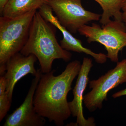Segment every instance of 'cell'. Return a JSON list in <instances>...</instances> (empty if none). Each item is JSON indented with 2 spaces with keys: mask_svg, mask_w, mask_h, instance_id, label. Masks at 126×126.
<instances>
[{
  "mask_svg": "<svg viewBox=\"0 0 126 126\" xmlns=\"http://www.w3.org/2000/svg\"><path fill=\"white\" fill-rule=\"evenodd\" d=\"M81 65L75 60L69 63L58 76H54V70L43 73L36 87L33 98L35 111L56 126H63L71 115L67 96Z\"/></svg>",
  "mask_w": 126,
  "mask_h": 126,
  "instance_id": "cell-1",
  "label": "cell"
},
{
  "mask_svg": "<svg viewBox=\"0 0 126 126\" xmlns=\"http://www.w3.org/2000/svg\"><path fill=\"white\" fill-rule=\"evenodd\" d=\"M20 52L25 56L33 54L36 56L43 74L52 71L55 60L68 62L72 57V54L59 44L53 30L38 11L34 15L27 42Z\"/></svg>",
  "mask_w": 126,
  "mask_h": 126,
  "instance_id": "cell-2",
  "label": "cell"
},
{
  "mask_svg": "<svg viewBox=\"0 0 126 126\" xmlns=\"http://www.w3.org/2000/svg\"><path fill=\"white\" fill-rule=\"evenodd\" d=\"M34 10L15 18H0V74H4L9 59L20 52L27 42Z\"/></svg>",
  "mask_w": 126,
  "mask_h": 126,
  "instance_id": "cell-3",
  "label": "cell"
},
{
  "mask_svg": "<svg viewBox=\"0 0 126 126\" xmlns=\"http://www.w3.org/2000/svg\"><path fill=\"white\" fill-rule=\"evenodd\" d=\"M78 32L87 38L89 43L96 42L103 45L107 58L114 63L118 62L119 52L126 47V25L122 21L111 20L102 27L95 23L84 25Z\"/></svg>",
  "mask_w": 126,
  "mask_h": 126,
  "instance_id": "cell-4",
  "label": "cell"
},
{
  "mask_svg": "<svg viewBox=\"0 0 126 126\" xmlns=\"http://www.w3.org/2000/svg\"><path fill=\"white\" fill-rule=\"evenodd\" d=\"M92 90L83 97L85 107L90 112L101 109L103 103L107 100L109 91L120 84L126 83V58L117 62L114 68L98 79L89 81Z\"/></svg>",
  "mask_w": 126,
  "mask_h": 126,
  "instance_id": "cell-5",
  "label": "cell"
},
{
  "mask_svg": "<svg viewBox=\"0 0 126 126\" xmlns=\"http://www.w3.org/2000/svg\"><path fill=\"white\" fill-rule=\"evenodd\" d=\"M61 24L72 33H76L84 25L99 20L101 15L88 11L81 0H48Z\"/></svg>",
  "mask_w": 126,
  "mask_h": 126,
  "instance_id": "cell-6",
  "label": "cell"
},
{
  "mask_svg": "<svg viewBox=\"0 0 126 126\" xmlns=\"http://www.w3.org/2000/svg\"><path fill=\"white\" fill-rule=\"evenodd\" d=\"M32 80L24 101L18 108L9 115L4 126H43L46 123L45 118L40 116L35 109L33 98L35 92L43 74L40 69Z\"/></svg>",
  "mask_w": 126,
  "mask_h": 126,
  "instance_id": "cell-7",
  "label": "cell"
},
{
  "mask_svg": "<svg viewBox=\"0 0 126 126\" xmlns=\"http://www.w3.org/2000/svg\"><path fill=\"white\" fill-rule=\"evenodd\" d=\"M93 66L92 60L90 58H84L78 75L76 84L73 90L74 98L72 101L68 102L71 115L77 118L75 126H95L94 118L90 117L87 119L83 113V94L89 82V74Z\"/></svg>",
  "mask_w": 126,
  "mask_h": 126,
  "instance_id": "cell-8",
  "label": "cell"
},
{
  "mask_svg": "<svg viewBox=\"0 0 126 126\" xmlns=\"http://www.w3.org/2000/svg\"><path fill=\"white\" fill-rule=\"evenodd\" d=\"M37 59L34 55L25 56L19 52L7 61L6 72L4 75L7 81L6 91L11 101L14 87L16 83L27 75L31 74L35 76L37 73L38 70L34 67Z\"/></svg>",
  "mask_w": 126,
  "mask_h": 126,
  "instance_id": "cell-9",
  "label": "cell"
},
{
  "mask_svg": "<svg viewBox=\"0 0 126 126\" xmlns=\"http://www.w3.org/2000/svg\"><path fill=\"white\" fill-rule=\"evenodd\" d=\"M49 23L58 28L63 34V38L60 41V45L64 49L68 51L84 53L92 56L98 63L103 64L106 63L108 58L107 55L102 53H94L89 49L84 47L81 40L76 38L73 36L72 33L61 24L56 16H53L50 18Z\"/></svg>",
  "mask_w": 126,
  "mask_h": 126,
  "instance_id": "cell-10",
  "label": "cell"
},
{
  "mask_svg": "<svg viewBox=\"0 0 126 126\" xmlns=\"http://www.w3.org/2000/svg\"><path fill=\"white\" fill-rule=\"evenodd\" d=\"M48 0H9L3 9L1 16L15 18L39 9Z\"/></svg>",
  "mask_w": 126,
  "mask_h": 126,
  "instance_id": "cell-11",
  "label": "cell"
},
{
  "mask_svg": "<svg viewBox=\"0 0 126 126\" xmlns=\"http://www.w3.org/2000/svg\"><path fill=\"white\" fill-rule=\"evenodd\" d=\"M101 6L103 13L99 22L106 25L113 18L115 20L122 21V4L123 0H94Z\"/></svg>",
  "mask_w": 126,
  "mask_h": 126,
  "instance_id": "cell-12",
  "label": "cell"
},
{
  "mask_svg": "<svg viewBox=\"0 0 126 126\" xmlns=\"http://www.w3.org/2000/svg\"><path fill=\"white\" fill-rule=\"evenodd\" d=\"M11 102L6 91L0 94V122L3 120L9 111Z\"/></svg>",
  "mask_w": 126,
  "mask_h": 126,
  "instance_id": "cell-13",
  "label": "cell"
},
{
  "mask_svg": "<svg viewBox=\"0 0 126 126\" xmlns=\"http://www.w3.org/2000/svg\"><path fill=\"white\" fill-rule=\"evenodd\" d=\"M7 81L4 75L0 77V94L5 92L7 88Z\"/></svg>",
  "mask_w": 126,
  "mask_h": 126,
  "instance_id": "cell-14",
  "label": "cell"
},
{
  "mask_svg": "<svg viewBox=\"0 0 126 126\" xmlns=\"http://www.w3.org/2000/svg\"><path fill=\"white\" fill-rule=\"evenodd\" d=\"M122 21L124 23L126 22V0H123L122 4Z\"/></svg>",
  "mask_w": 126,
  "mask_h": 126,
  "instance_id": "cell-15",
  "label": "cell"
},
{
  "mask_svg": "<svg viewBox=\"0 0 126 126\" xmlns=\"http://www.w3.org/2000/svg\"><path fill=\"white\" fill-rule=\"evenodd\" d=\"M124 95H126V88L113 94L112 97L113 98H115Z\"/></svg>",
  "mask_w": 126,
  "mask_h": 126,
  "instance_id": "cell-16",
  "label": "cell"
},
{
  "mask_svg": "<svg viewBox=\"0 0 126 126\" xmlns=\"http://www.w3.org/2000/svg\"><path fill=\"white\" fill-rule=\"evenodd\" d=\"M9 0H0V14L2 15L3 9L6 5Z\"/></svg>",
  "mask_w": 126,
  "mask_h": 126,
  "instance_id": "cell-17",
  "label": "cell"
},
{
  "mask_svg": "<svg viewBox=\"0 0 126 126\" xmlns=\"http://www.w3.org/2000/svg\"></svg>",
  "mask_w": 126,
  "mask_h": 126,
  "instance_id": "cell-18",
  "label": "cell"
}]
</instances>
